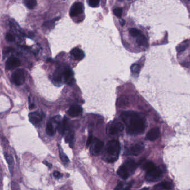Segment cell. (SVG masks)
<instances>
[{
    "mask_svg": "<svg viewBox=\"0 0 190 190\" xmlns=\"http://www.w3.org/2000/svg\"><path fill=\"white\" fill-rule=\"evenodd\" d=\"M121 118L130 135L142 134L146 130V121L143 117L134 111H125L121 113Z\"/></svg>",
    "mask_w": 190,
    "mask_h": 190,
    "instance_id": "obj_1",
    "label": "cell"
},
{
    "mask_svg": "<svg viewBox=\"0 0 190 190\" xmlns=\"http://www.w3.org/2000/svg\"><path fill=\"white\" fill-rule=\"evenodd\" d=\"M121 151L120 143L117 140H111L105 148L103 160L108 163H113L118 159Z\"/></svg>",
    "mask_w": 190,
    "mask_h": 190,
    "instance_id": "obj_2",
    "label": "cell"
},
{
    "mask_svg": "<svg viewBox=\"0 0 190 190\" xmlns=\"http://www.w3.org/2000/svg\"><path fill=\"white\" fill-rule=\"evenodd\" d=\"M137 165L133 160H127L119 168L117 174L122 179H127L135 172Z\"/></svg>",
    "mask_w": 190,
    "mask_h": 190,
    "instance_id": "obj_3",
    "label": "cell"
},
{
    "mask_svg": "<svg viewBox=\"0 0 190 190\" xmlns=\"http://www.w3.org/2000/svg\"><path fill=\"white\" fill-rule=\"evenodd\" d=\"M60 117H56L47 122L46 128V132L49 136H54L58 130V123L60 121Z\"/></svg>",
    "mask_w": 190,
    "mask_h": 190,
    "instance_id": "obj_4",
    "label": "cell"
},
{
    "mask_svg": "<svg viewBox=\"0 0 190 190\" xmlns=\"http://www.w3.org/2000/svg\"><path fill=\"white\" fill-rule=\"evenodd\" d=\"M124 130V126L120 122H113L108 126L107 133L109 135H116Z\"/></svg>",
    "mask_w": 190,
    "mask_h": 190,
    "instance_id": "obj_5",
    "label": "cell"
},
{
    "mask_svg": "<svg viewBox=\"0 0 190 190\" xmlns=\"http://www.w3.org/2000/svg\"><path fill=\"white\" fill-rule=\"evenodd\" d=\"M104 145V143L103 141L98 138H94V140L91 143L90 148V151L91 154L95 156L101 154L103 149Z\"/></svg>",
    "mask_w": 190,
    "mask_h": 190,
    "instance_id": "obj_6",
    "label": "cell"
},
{
    "mask_svg": "<svg viewBox=\"0 0 190 190\" xmlns=\"http://www.w3.org/2000/svg\"><path fill=\"white\" fill-rule=\"evenodd\" d=\"M12 82L16 85L20 86L22 85L25 80V74L22 69H17L12 74Z\"/></svg>",
    "mask_w": 190,
    "mask_h": 190,
    "instance_id": "obj_7",
    "label": "cell"
},
{
    "mask_svg": "<svg viewBox=\"0 0 190 190\" xmlns=\"http://www.w3.org/2000/svg\"><path fill=\"white\" fill-rule=\"evenodd\" d=\"M162 174V172L161 170V169L156 167L151 170L147 172L146 176V180L151 182L156 181L161 177Z\"/></svg>",
    "mask_w": 190,
    "mask_h": 190,
    "instance_id": "obj_8",
    "label": "cell"
},
{
    "mask_svg": "<svg viewBox=\"0 0 190 190\" xmlns=\"http://www.w3.org/2000/svg\"><path fill=\"white\" fill-rule=\"evenodd\" d=\"M84 11L83 3L80 2H75L73 5L70 10V15L71 17L77 16Z\"/></svg>",
    "mask_w": 190,
    "mask_h": 190,
    "instance_id": "obj_9",
    "label": "cell"
},
{
    "mask_svg": "<svg viewBox=\"0 0 190 190\" xmlns=\"http://www.w3.org/2000/svg\"><path fill=\"white\" fill-rule=\"evenodd\" d=\"M144 146L142 142L136 143L133 146H131L130 148L127 150L128 154H132L134 156H138L144 151Z\"/></svg>",
    "mask_w": 190,
    "mask_h": 190,
    "instance_id": "obj_10",
    "label": "cell"
},
{
    "mask_svg": "<svg viewBox=\"0 0 190 190\" xmlns=\"http://www.w3.org/2000/svg\"><path fill=\"white\" fill-rule=\"evenodd\" d=\"M21 61L18 58L11 56L6 61V68L7 70H13L20 65Z\"/></svg>",
    "mask_w": 190,
    "mask_h": 190,
    "instance_id": "obj_11",
    "label": "cell"
},
{
    "mask_svg": "<svg viewBox=\"0 0 190 190\" xmlns=\"http://www.w3.org/2000/svg\"><path fill=\"white\" fill-rule=\"evenodd\" d=\"M58 130L59 132L62 135H65L69 130H70L69 122H68V119L64 118V119L61 121L60 120L59 121V122L58 123Z\"/></svg>",
    "mask_w": 190,
    "mask_h": 190,
    "instance_id": "obj_12",
    "label": "cell"
},
{
    "mask_svg": "<svg viewBox=\"0 0 190 190\" xmlns=\"http://www.w3.org/2000/svg\"><path fill=\"white\" fill-rule=\"evenodd\" d=\"M82 113H83V109L82 107L79 105H72L67 112L68 114L72 117H79L82 114Z\"/></svg>",
    "mask_w": 190,
    "mask_h": 190,
    "instance_id": "obj_13",
    "label": "cell"
},
{
    "mask_svg": "<svg viewBox=\"0 0 190 190\" xmlns=\"http://www.w3.org/2000/svg\"><path fill=\"white\" fill-rule=\"evenodd\" d=\"M63 69H58L54 74L52 82L55 86H60L63 82Z\"/></svg>",
    "mask_w": 190,
    "mask_h": 190,
    "instance_id": "obj_14",
    "label": "cell"
},
{
    "mask_svg": "<svg viewBox=\"0 0 190 190\" xmlns=\"http://www.w3.org/2000/svg\"><path fill=\"white\" fill-rule=\"evenodd\" d=\"M42 118L43 117L42 113H40L39 112H33L29 113V121L32 124L34 125L39 123L42 121Z\"/></svg>",
    "mask_w": 190,
    "mask_h": 190,
    "instance_id": "obj_15",
    "label": "cell"
},
{
    "mask_svg": "<svg viewBox=\"0 0 190 190\" xmlns=\"http://www.w3.org/2000/svg\"><path fill=\"white\" fill-rule=\"evenodd\" d=\"M63 75L64 82L65 83L71 84L74 80L73 79V72L69 68H65L63 70Z\"/></svg>",
    "mask_w": 190,
    "mask_h": 190,
    "instance_id": "obj_16",
    "label": "cell"
},
{
    "mask_svg": "<svg viewBox=\"0 0 190 190\" xmlns=\"http://www.w3.org/2000/svg\"><path fill=\"white\" fill-rule=\"evenodd\" d=\"M160 129L157 127L153 128L149 131L146 135V139L149 141H154L160 137Z\"/></svg>",
    "mask_w": 190,
    "mask_h": 190,
    "instance_id": "obj_17",
    "label": "cell"
},
{
    "mask_svg": "<svg viewBox=\"0 0 190 190\" xmlns=\"http://www.w3.org/2000/svg\"><path fill=\"white\" fill-rule=\"evenodd\" d=\"M71 55L77 60H81L84 58V52L82 50L80 49L78 47L74 48L70 52Z\"/></svg>",
    "mask_w": 190,
    "mask_h": 190,
    "instance_id": "obj_18",
    "label": "cell"
},
{
    "mask_svg": "<svg viewBox=\"0 0 190 190\" xmlns=\"http://www.w3.org/2000/svg\"><path fill=\"white\" fill-rule=\"evenodd\" d=\"M155 190H171L173 188V185L170 182H162L157 184L154 187Z\"/></svg>",
    "mask_w": 190,
    "mask_h": 190,
    "instance_id": "obj_19",
    "label": "cell"
},
{
    "mask_svg": "<svg viewBox=\"0 0 190 190\" xmlns=\"http://www.w3.org/2000/svg\"><path fill=\"white\" fill-rule=\"evenodd\" d=\"M133 182H121L117 186L114 190H130L132 186Z\"/></svg>",
    "mask_w": 190,
    "mask_h": 190,
    "instance_id": "obj_20",
    "label": "cell"
},
{
    "mask_svg": "<svg viewBox=\"0 0 190 190\" xmlns=\"http://www.w3.org/2000/svg\"><path fill=\"white\" fill-rule=\"evenodd\" d=\"M137 42L139 45L147 47L148 46V41L146 38V36L143 35V34H141L137 38Z\"/></svg>",
    "mask_w": 190,
    "mask_h": 190,
    "instance_id": "obj_21",
    "label": "cell"
},
{
    "mask_svg": "<svg viewBox=\"0 0 190 190\" xmlns=\"http://www.w3.org/2000/svg\"><path fill=\"white\" fill-rule=\"evenodd\" d=\"M67 132L68 133L65 136V141L67 143L70 144V145L73 146L74 144V132L71 130H69Z\"/></svg>",
    "mask_w": 190,
    "mask_h": 190,
    "instance_id": "obj_22",
    "label": "cell"
},
{
    "mask_svg": "<svg viewBox=\"0 0 190 190\" xmlns=\"http://www.w3.org/2000/svg\"><path fill=\"white\" fill-rule=\"evenodd\" d=\"M156 167V166H155L154 163L151 161H146L143 163L142 165V168L147 172L151 170L152 169L155 168Z\"/></svg>",
    "mask_w": 190,
    "mask_h": 190,
    "instance_id": "obj_23",
    "label": "cell"
},
{
    "mask_svg": "<svg viewBox=\"0 0 190 190\" xmlns=\"http://www.w3.org/2000/svg\"><path fill=\"white\" fill-rule=\"evenodd\" d=\"M23 3L26 7L30 9L34 8L37 5V1L35 0H25Z\"/></svg>",
    "mask_w": 190,
    "mask_h": 190,
    "instance_id": "obj_24",
    "label": "cell"
},
{
    "mask_svg": "<svg viewBox=\"0 0 190 190\" xmlns=\"http://www.w3.org/2000/svg\"><path fill=\"white\" fill-rule=\"evenodd\" d=\"M4 156L5 157L6 161V162L8 163V166L10 167V171H12V169L11 167H12L13 166V163H14V159L12 157V156L10 154H8L7 153L5 152L4 153Z\"/></svg>",
    "mask_w": 190,
    "mask_h": 190,
    "instance_id": "obj_25",
    "label": "cell"
},
{
    "mask_svg": "<svg viewBox=\"0 0 190 190\" xmlns=\"http://www.w3.org/2000/svg\"><path fill=\"white\" fill-rule=\"evenodd\" d=\"M59 156H60V157L61 161L63 162L64 163H65L69 162V158H68V156L65 154V153L64 152L63 150L62 149L61 147L60 146H59Z\"/></svg>",
    "mask_w": 190,
    "mask_h": 190,
    "instance_id": "obj_26",
    "label": "cell"
},
{
    "mask_svg": "<svg viewBox=\"0 0 190 190\" xmlns=\"http://www.w3.org/2000/svg\"><path fill=\"white\" fill-rule=\"evenodd\" d=\"M130 35L133 37H138L139 36L141 33V32L139 30H138V29H135V28H130Z\"/></svg>",
    "mask_w": 190,
    "mask_h": 190,
    "instance_id": "obj_27",
    "label": "cell"
},
{
    "mask_svg": "<svg viewBox=\"0 0 190 190\" xmlns=\"http://www.w3.org/2000/svg\"><path fill=\"white\" fill-rule=\"evenodd\" d=\"M87 2L88 5L91 7H97L99 6L100 1L99 0H89Z\"/></svg>",
    "mask_w": 190,
    "mask_h": 190,
    "instance_id": "obj_28",
    "label": "cell"
},
{
    "mask_svg": "<svg viewBox=\"0 0 190 190\" xmlns=\"http://www.w3.org/2000/svg\"><path fill=\"white\" fill-rule=\"evenodd\" d=\"M128 103V99H127V98H126L124 96L120 97L119 99L118 102V105L119 106L127 105Z\"/></svg>",
    "mask_w": 190,
    "mask_h": 190,
    "instance_id": "obj_29",
    "label": "cell"
},
{
    "mask_svg": "<svg viewBox=\"0 0 190 190\" xmlns=\"http://www.w3.org/2000/svg\"><path fill=\"white\" fill-rule=\"evenodd\" d=\"M113 13L114 15L118 17H121L123 13V10L121 7H116L113 9Z\"/></svg>",
    "mask_w": 190,
    "mask_h": 190,
    "instance_id": "obj_30",
    "label": "cell"
},
{
    "mask_svg": "<svg viewBox=\"0 0 190 190\" xmlns=\"http://www.w3.org/2000/svg\"><path fill=\"white\" fill-rule=\"evenodd\" d=\"M131 70L133 73H138L140 71V66L137 64H134L131 66Z\"/></svg>",
    "mask_w": 190,
    "mask_h": 190,
    "instance_id": "obj_31",
    "label": "cell"
},
{
    "mask_svg": "<svg viewBox=\"0 0 190 190\" xmlns=\"http://www.w3.org/2000/svg\"><path fill=\"white\" fill-rule=\"evenodd\" d=\"M6 40L8 42H13L15 40V37L12 33H7L6 34Z\"/></svg>",
    "mask_w": 190,
    "mask_h": 190,
    "instance_id": "obj_32",
    "label": "cell"
},
{
    "mask_svg": "<svg viewBox=\"0 0 190 190\" xmlns=\"http://www.w3.org/2000/svg\"><path fill=\"white\" fill-rule=\"evenodd\" d=\"M188 45L187 44L180 45L178 47H177V51L178 52H183L185 50L187 49Z\"/></svg>",
    "mask_w": 190,
    "mask_h": 190,
    "instance_id": "obj_33",
    "label": "cell"
},
{
    "mask_svg": "<svg viewBox=\"0 0 190 190\" xmlns=\"http://www.w3.org/2000/svg\"><path fill=\"white\" fill-rule=\"evenodd\" d=\"M93 141V135L91 133L89 135L88 138V140L86 142V147H88L91 144L92 142Z\"/></svg>",
    "mask_w": 190,
    "mask_h": 190,
    "instance_id": "obj_34",
    "label": "cell"
},
{
    "mask_svg": "<svg viewBox=\"0 0 190 190\" xmlns=\"http://www.w3.org/2000/svg\"><path fill=\"white\" fill-rule=\"evenodd\" d=\"M53 175H54V176L55 177L56 179H60V178L63 177V175L61 174L59 172H58V171H55V172H54Z\"/></svg>",
    "mask_w": 190,
    "mask_h": 190,
    "instance_id": "obj_35",
    "label": "cell"
},
{
    "mask_svg": "<svg viewBox=\"0 0 190 190\" xmlns=\"http://www.w3.org/2000/svg\"><path fill=\"white\" fill-rule=\"evenodd\" d=\"M44 163L45 165L47 166V167L49 168H51V167H52V164H51L50 163L46 161H44Z\"/></svg>",
    "mask_w": 190,
    "mask_h": 190,
    "instance_id": "obj_36",
    "label": "cell"
},
{
    "mask_svg": "<svg viewBox=\"0 0 190 190\" xmlns=\"http://www.w3.org/2000/svg\"><path fill=\"white\" fill-rule=\"evenodd\" d=\"M120 24H121V25L123 26H124L125 25V21H124V20L121 19L120 20Z\"/></svg>",
    "mask_w": 190,
    "mask_h": 190,
    "instance_id": "obj_37",
    "label": "cell"
},
{
    "mask_svg": "<svg viewBox=\"0 0 190 190\" xmlns=\"http://www.w3.org/2000/svg\"><path fill=\"white\" fill-rule=\"evenodd\" d=\"M139 190H148V188H143L142 189Z\"/></svg>",
    "mask_w": 190,
    "mask_h": 190,
    "instance_id": "obj_38",
    "label": "cell"
}]
</instances>
